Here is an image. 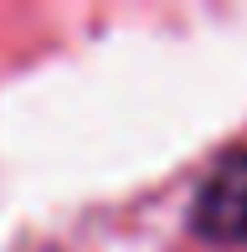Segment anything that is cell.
Masks as SVG:
<instances>
[{"label": "cell", "instance_id": "1", "mask_svg": "<svg viewBox=\"0 0 247 252\" xmlns=\"http://www.w3.org/2000/svg\"><path fill=\"white\" fill-rule=\"evenodd\" d=\"M190 226L216 247H247V144L227 150L211 165L190 206Z\"/></svg>", "mask_w": 247, "mask_h": 252}]
</instances>
